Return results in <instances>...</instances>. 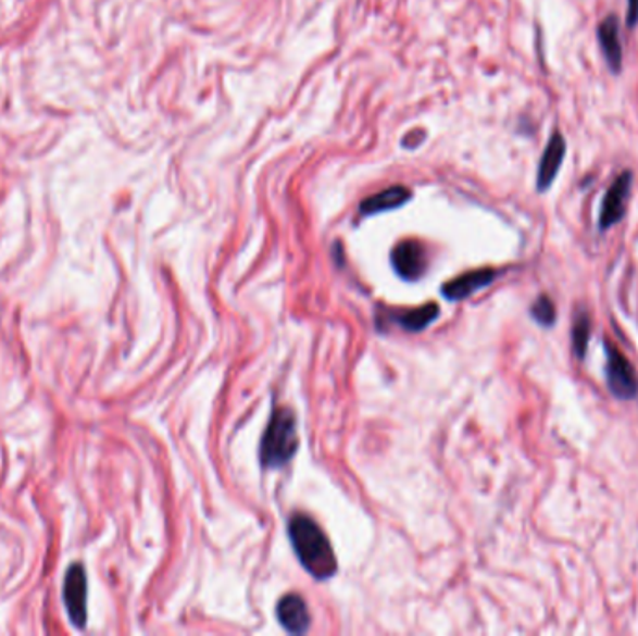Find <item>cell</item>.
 <instances>
[{
    "instance_id": "cell-1",
    "label": "cell",
    "mask_w": 638,
    "mask_h": 636,
    "mask_svg": "<svg viewBox=\"0 0 638 636\" xmlns=\"http://www.w3.org/2000/svg\"><path fill=\"white\" fill-rule=\"evenodd\" d=\"M288 531H290L293 551L304 570L320 581L333 577L338 570L336 554L329 538L325 536V532L320 528L316 521L309 515L297 513L291 517Z\"/></svg>"
},
{
    "instance_id": "cell-2",
    "label": "cell",
    "mask_w": 638,
    "mask_h": 636,
    "mask_svg": "<svg viewBox=\"0 0 638 636\" xmlns=\"http://www.w3.org/2000/svg\"><path fill=\"white\" fill-rule=\"evenodd\" d=\"M299 448L296 414L286 407H278L271 414L270 424L265 429L260 460L265 469H278L290 463Z\"/></svg>"
},
{
    "instance_id": "cell-3",
    "label": "cell",
    "mask_w": 638,
    "mask_h": 636,
    "mask_svg": "<svg viewBox=\"0 0 638 636\" xmlns=\"http://www.w3.org/2000/svg\"><path fill=\"white\" fill-rule=\"evenodd\" d=\"M86 601H88V577H86L85 565H70L64 577V604H66L70 622L77 629H85L88 622Z\"/></svg>"
},
{
    "instance_id": "cell-4",
    "label": "cell",
    "mask_w": 638,
    "mask_h": 636,
    "mask_svg": "<svg viewBox=\"0 0 638 636\" xmlns=\"http://www.w3.org/2000/svg\"><path fill=\"white\" fill-rule=\"evenodd\" d=\"M606 375L609 387L618 398H635L638 392V381L635 370L618 349L606 341Z\"/></svg>"
},
{
    "instance_id": "cell-5",
    "label": "cell",
    "mask_w": 638,
    "mask_h": 636,
    "mask_svg": "<svg viewBox=\"0 0 638 636\" xmlns=\"http://www.w3.org/2000/svg\"><path fill=\"white\" fill-rule=\"evenodd\" d=\"M426 249L415 239L402 241L392 250V265L396 273L405 280H418L426 273Z\"/></svg>"
},
{
    "instance_id": "cell-6",
    "label": "cell",
    "mask_w": 638,
    "mask_h": 636,
    "mask_svg": "<svg viewBox=\"0 0 638 636\" xmlns=\"http://www.w3.org/2000/svg\"><path fill=\"white\" fill-rule=\"evenodd\" d=\"M277 616L284 629L290 631L293 635H303V633L309 631V607L304 603L303 597L297 596V594L284 596L278 601Z\"/></svg>"
},
{
    "instance_id": "cell-7",
    "label": "cell",
    "mask_w": 638,
    "mask_h": 636,
    "mask_svg": "<svg viewBox=\"0 0 638 636\" xmlns=\"http://www.w3.org/2000/svg\"><path fill=\"white\" fill-rule=\"evenodd\" d=\"M629 189H631V174L625 172L606 192L603 210H601V226L603 228H609V226L618 223L620 219L624 217Z\"/></svg>"
},
{
    "instance_id": "cell-8",
    "label": "cell",
    "mask_w": 638,
    "mask_h": 636,
    "mask_svg": "<svg viewBox=\"0 0 638 636\" xmlns=\"http://www.w3.org/2000/svg\"><path fill=\"white\" fill-rule=\"evenodd\" d=\"M493 270L471 271L467 275H461L460 278L445 284L442 286V294L450 301H460V299L473 296L474 291L486 288L487 284L493 283Z\"/></svg>"
},
{
    "instance_id": "cell-9",
    "label": "cell",
    "mask_w": 638,
    "mask_h": 636,
    "mask_svg": "<svg viewBox=\"0 0 638 636\" xmlns=\"http://www.w3.org/2000/svg\"><path fill=\"white\" fill-rule=\"evenodd\" d=\"M409 198H411V192L402 185H396V187L377 192L374 197L366 198L361 203V213L362 215H377V213L396 210V208H402Z\"/></svg>"
},
{
    "instance_id": "cell-10",
    "label": "cell",
    "mask_w": 638,
    "mask_h": 636,
    "mask_svg": "<svg viewBox=\"0 0 638 636\" xmlns=\"http://www.w3.org/2000/svg\"><path fill=\"white\" fill-rule=\"evenodd\" d=\"M564 151H566L564 138L560 137L559 133H554L553 138L547 145L546 153L541 159L540 172H538V187L541 190H546L549 185L553 184L554 176H556L562 159H564Z\"/></svg>"
},
{
    "instance_id": "cell-11",
    "label": "cell",
    "mask_w": 638,
    "mask_h": 636,
    "mask_svg": "<svg viewBox=\"0 0 638 636\" xmlns=\"http://www.w3.org/2000/svg\"><path fill=\"white\" fill-rule=\"evenodd\" d=\"M437 315H439L437 304L429 302V304L421 307V309L389 312V317H387V320L396 323L398 327L405 328L409 333H418L422 328L428 327L429 323L434 322Z\"/></svg>"
},
{
    "instance_id": "cell-12",
    "label": "cell",
    "mask_w": 638,
    "mask_h": 636,
    "mask_svg": "<svg viewBox=\"0 0 638 636\" xmlns=\"http://www.w3.org/2000/svg\"><path fill=\"white\" fill-rule=\"evenodd\" d=\"M599 40L605 51L606 60H609V66L618 72L620 64H622V49H620L618 41V23L614 17H606L601 27H599Z\"/></svg>"
},
{
    "instance_id": "cell-13",
    "label": "cell",
    "mask_w": 638,
    "mask_h": 636,
    "mask_svg": "<svg viewBox=\"0 0 638 636\" xmlns=\"http://www.w3.org/2000/svg\"><path fill=\"white\" fill-rule=\"evenodd\" d=\"M533 315L536 317V322H540L541 325H553L554 304L551 299L540 297L538 301L534 302Z\"/></svg>"
},
{
    "instance_id": "cell-14",
    "label": "cell",
    "mask_w": 638,
    "mask_h": 636,
    "mask_svg": "<svg viewBox=\"0 0 638 636\" xmlns=\"http://www.w3.org/2000/svg\"><path fill=\"white\" fill-rule=\"evenodd\" d=\"M588 320H586L585 315L577 320V325H575V351L579 357H583L586 351V344H588Z\"/></svg>"
},
{
    "instance_id": "cell-15",
    "label": "cell",
    "mask_w": 638,
    "mask_h": 636,
    "mask_svg": "<svg viewBox=\"0 0 638 636\" xmlns=\"http://www.w3.org/2000/svg\"><path fill=\"white\" fill-rule=\"evenodd\" d=\"M638 21V0H629V25Z\"/></svg>"
}]
</instances>
